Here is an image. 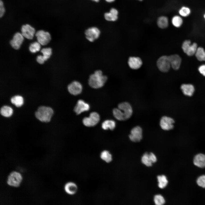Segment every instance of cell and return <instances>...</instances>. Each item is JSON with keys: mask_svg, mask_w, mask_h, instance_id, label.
Segmentation results:
<instances>
[{"mask_svg": "<svg viewBox=\"0 0 205 205\" xmlns=\"http://www.w3.org/2000/svg\"><path fill=\"white\" fill-rule=\"evenodd\" d=\"M132 109L131 106L128 102L121 103L118 105V108L113 110L114 116L119 120H124L129 118L132 116Z\"/></svg>", "mask_w": 205, "mask_h": 205, "instance_id": "obj_1", "label": "cell"}, {"mask_svg": "<svg viewBox=\"0 0 205 205\" xmlns=\"http://www.w3.org/2000/svg\"><path fill=\"white\" fill-rule=\"evenodd\" d=\"M108 79L107 76L100 70L95 71L89 76V85L93 88L98 89L104 86Z\"/></svg>", "mask_w": 205, "mask_h": 205, "instance_id": "obj_2", "label": "cell"}, {"mask_svg": "<svg viewBox=\"0 0 205 205\" xmlns=\"http://www.w3.org/2000/svg\"><path fill=\"white\" fill-rule=\"evenodd\" d=\"M52 109L49 107L41 106L39 107L35 113L36 118L44 122H49L54 114Z\"/></svg>", "mask_w": 205, "mask_h": 205, "instance_id": "obj_3", "label": "cell"}, {"mask_svg": "<svg viewBox=\"0 0 205 205\" xmlns=\"http://www.w3.org/2000/svg\"><path fill=\"white\" fill-rule=\"evenodd\" d=\"M22 180V177L20 173L13 171L8 177L7 183L10 186L17 187L19 186Z\"/></svg>", "mask_w": 205, "mask_h": 205, "instance_id": "obj_4", "label": "cell"}, {"mask_svg": "<svg viewBox=\"0 0 205 205\" xmlns=\"http://www.w3.org/2000/svg\"><path fill=\"white\" fill-rule=\"evenodd\" d=\"M100 120V116L97 112H91L88 117H85L83 120V124L87 127L93 126L97 124Z\"/></svg>", "mask_w": 205, "mask_h": 205, "instance_id": "obj_5", "label": "cell"}, {"mask_svg": "<svg viewBox=\"0 0 205 205\" xmlns=\"http://www.w3.org/2000/svg\"><path fill=\"white\" fill-rule=\"evenodd\" d=\"M85 33L87 40L91 42H93L99 38L101 32L97 27H92L86 30Z\"/></svg>", "mask_w": 205, "mask_h": 205, "instance_id": "obj_6", "label": "cell"}, {"mask_svg": "<svg viewBox=\"0 0 205 205\" xmlns=\"http://www.w3.org/2000/svg\"><path fill=\"white\" fill-rule=\"evenodd\" d=\"M157 67L160 71L163 72H167L171 66L169 56H163L157 61Z\"/></svg>", "mask_w": 205, "mask_h": 205, "instance_id": "obj_7", "label": "cell"}, {"mask_svg": "<svg viewBox=\"0 0 205 205\" xmlns=\"http://www.w3.org/2000/svg\"><path fill=\"white\" fill-rule=\"evenodd\" d=\"M197 45L196 43L191 44L189 40L184 41L183 43L182 48L183 52L188 56H192L195 54L197 49Z\"/></svg>", "mask_w": 205, "mask_h": 205, "instance_id": "obj_8", "label": "cell"}, {"mask_svg": "<svg viewBox=\"0 0 205 205\" xmlns=\"http://www.w3.org/2000/svg\"><path fill=\"white\" fill-rule=\"evenodd\" d=\"M37 41L41 45L47 44L51 39L50 34L48 32L43 30L37 31L35 34Z\"/></svg>", "mask_w": 205, "mask_h": 205, "instance_id": "obj_9", "label": "cell"}, {"mask_svg": "<svg viewBox=\"0 0 205 205\" xmlns=\"http://www.w3.org/2000/svg\"><path fill=\"white\" fill-rule=\"evenodd\" d=\"M67 88L69 93L74 95L80 94L83 90L82 84L77 81H74L71 82L68 85Z\"/></svg>", "mask_w": 205, "mask_h": 205, "instance_id": "obj_10", "label": "cell"}, {"mask_svg": "<svg viewBox=\"0 0 205 205\" xmlns=\"http://www.w3.org/2000/svg\"><path fill=\"white\" fill-rule=\"evenodd\" d=\"M21 31L24 37L28 39H32L35 32V28L28 24L22 25Z\"/></svg>", "mask_w": 205, "mask_h": 205, "instance_id": "obj_11", "label": "cell"}, {"mask_svg": "<svg viewBox=\"0 0 205 205\" xmlns=\"http://www.w3.org/2000/svg\"><path fill=\"white\" fill-rule=\"evenodd\" d=\"M142 131L139 126L133 128L131 130L129 137L130 140L134 142H139L142 139Z\"/></svg>", "mask_w": 205, "mask_h": 205, "instance_id": "obj_12", "label": "cell"}, {"mask_svg": "<svg viewBox=\"0 0 205 205\" xmlns=\"http://www.w3.org/2000/svg\"><path fill=\"white\" fill-rule=\"evenodd\" d=\"M174 123V120L172 118L167 116H163L160 120V125L163 130H168L173 128Z\"/></svg>", "mask_w": 205, "mask_h": 205, "instance_id": "obj_13", "label": "cell"}, {"mask_svg": "<svg viewBox=\"0 0 205 205\" xmlns=\"http://www.w3.org/2000/svg\"><path fill=\"white\" fill-rule=\"evenodd\" d=\"M24 36L22 34L17 32L14 35L12 39L10 41V44L14 49H19L24 40Z\"/></svg>", "mask_w": 205, "mask_h": 205, "instance_id": "obj_14", "label": "cell"}, {"mask_svg": "<svg viewBox=\"0 0 205 205\" xmlns=\"http://www.w3.org/2000/svg\"><path fill=\"white\" fill-rule=\"evenodd\" d=\"M90 108L89 104L82 100H79L74 107V110L77 115L89 110Z\"/></svg>", "mask_w": 205, "mask_h": 205, "instance_id": "obj_15", "label": "cell"}, {"mask_svg": "<svg viewBox=\"0 0 205 205\" xmlns=\"http://www.w3.org/2000/svg\"><path fill=\"white\" fill-rule=\"evenodd\" d=\"M171 66L175 70L178 69L181 64V60L178 55L174 54L169 56Z\"/></svg>", "mask_w": 205, "mask_h": 205, "instance_id": "obj_16", "label": "cell"}, {"mask_svg": "<svg viewBox=\"0 0 205 205\" xmlns=\"http://www.w3.org/2000/svg\"><path fill=\"white\" fill-rule=\"evenodd\" d=\"M128 63L129 67L133 69H137L142 66V63L141 59L138 57H131L128 59Z\"/></svg>", "mask_w": 205, "mask_h": 205, "instance_id": "obj_17", "label": "cell"}, {"mask_svg": "<svg viewBox=\"0 0 205 205\" xmlns=\"http://www.w3.org/2000/svg\"><path fill=\"white\" fill-rule=\"evenodd\" d=\"M193 163L196 166L200 168L205 167V155L203 153L198 154L194 156Z\"/></svg>", "mask_w": 205, "mask_h": 205, "instance_id": "obj_18", "label": "cell"}, {"mask_svg": "<svg viewBox=\"0 0 205 205\" xmlns=\"http://www.w3.org/2000/svg\"><path fill=\"white\" fill-rule=\"evenodd\" d=\"M64 189L67 193L70 195H73L77 192L78 190V187L75 183L72 182H69L65 184Z\"/></svg>", "mask_w": 205, "mask_h": 205, "instance_id": "obj_19", "label": "cell"}, {"mask_svg": "<svg viewBox=\"0 0 205 205\" xmlns=\"http://www.w3.org/2000/svg\"><path fill=\"white\" fill-rule=\"evenodd\" d=\"M118 11L115 8H111L110 11L106 12L104 14L105 19L107 21H114L118 19Z\"/></svg>", "mask_w": 205, "mask_h": 205, "instance_id": "obj_20", "label": "cell"}, {"mask_svg": "<svg viewBox=\"0 0 205 205\" xmlns=\"http://www.w3.org/2000/svg\"><path fill=\"white\" fill-rule=\"evenodd\" d=\"M181 88L183 94L188 96H192L195 90L193 85L191 84H183L181 85Z\"/></svg>", "mask_w": 205, "mask_h": 205, "instance_id": "obj_21", "label": "cell"}, {"mask_svg": "<svg viewBox=\"0 0 205 205\" xmlns=\"http://www.w3.org/2000/svg\"><path fill=\"white\" fill-rule=\"evenodd\" d=\"M11 103L16 106L19 107L22 105L24 103V99L20 95L14 96L11 99Z\"/></svg>", "mask_w": 205, "mask_h": 205, "instance_id": "obj_22", "label": "cell"}, {"mask_svg": "<svg viewBox=\"0 0 205 205\" xmlns=\"http://www.w3.org/2000/svg\"><path fill=\"white\" fill-rule=\"evenodd\" d=\"M0 114L2 116L5 117H9L12 115L13 113V109L10 107L6 105L3 106L1 108Z\"/></svg>", "mask_w": 205, "mask_h": 205, "instance_id": "obj_23", "label": "cell"}, {"mask_svg": "<svg viewBox=\"0 0 205 205\" xmlns=\"http://www.w3.org/2000/svg\"><path fill=\"white\" fill-rule=\"evenodd\" d=\"M157 25L161 28H167L169 24L168 18L166 16H161L159 17L157 20Z\"/></svg>", "mask_w": 205, "mask_h": 205, "instance_id": "obj_24", "label": "cell"}, {"mask_svg": "<svg viewBox=\"0 0 205 205\" xmlns=\"http://www.w3.org/2000/svg\"><path fill=\"white\" fill-rule=\"evenodd\" d=\"M116 123L112 120H106L104 121L102 124V127L104 130L110 129L113 130L115 127Z\"/></svg>", "mask_w": 205, "mask_h": 205, "instance_id": "obj_25", "label": "cell"}, {"mask_svg": "<svg viewBox=\"0 0 205 205\" xmlns=\"http://www.w3.org/2000/svg\"><path fill=\"white\" fill-rule=\"evenodd\" d=\"M100 157L102 160L107 163L110 162L112 159V155L107 150L102 151L101 153Z\"/></svg>", "mask_w": 205, "mask_h": 205, "instance_id": "obj_26", "label": "cell"}, {"mask_svg": "<svg viewBox=\"0 0 205 205\" xmlns=\"http://www.w3.org/2000/svg\"><path fill=\"white\" fill-rule=\"evenodd\" d=\"M197 59L199 61H205V51L201 47L198 48L195 53Z\"/></svg>", "mask_w": 205, "mask_h": 205, "instance_id": "obj_27", "label": "cell"}, {"mask_svg": "<svg viewBox=\"0 0 205 205\" xmlns=\"http://www.w3.org/2000/svg\"><path fill=\"white\" fill-rule=\"evenodd\" d=\"M158 182V186L161 188H163L167 185L168 181L166 177L164 175H159L157 177Z\"/></svg>", "mask_w": 205, "mask_h": 205, "instance_id": "obj_28", "label": "cell"}, {"mask_svg": "<svg viewBox=\"0 0 205 205\" xmlns=\"http://www.w3.org/2000/svg\"><path fill=\"white\" fill-rule=\"evenodd\" d=\"M171 22L175 27L179 28L182 25L183 23V20L180 16L175 15L172 18Z\"/></svg>", "mask_w": 205, "mask_h": 205, "instance_id": "obj_29", "label": "cell"}, {"mask_svg": "<svg viewBox=\"0 0 205 205\" xmlns=\"http://www.w3.org/2000/svg\"><path fill=\"white\" fill-rule=\"evenodd\" d=\"M41 44L38 42H34L31 44L29 50L32 53H35L39 51L41 48Z\"/></svg>", "mask_w": 205, "mask_h": 205, "instance_id": "obj_30", "label": "cell"}, {"mask_svg": "<svg viewBox=\"0 0 205 205\" xmlns=\"http://www.w3.org/2000/svg\"><path fill=\"white\" fill-rule=\"evenodd\" d=\"M41 52L45 60L46 61L50 57L52 54V49L50 48H43L41 49Z\"/></svg>", "mask_w": 205, "mask_h": 205, "instance_id": "obj_31", "label": "cell"}, {"mask_svg": "<svg viewBox=\"0 0 205 205\" xmlns=\"http://www.w3.org/2000/svg\"><path fill=\"white\" fill-rule=\"evenodd\" d=\"M142 163L146 166L149 167L152 165V163L151 162L149 156V154L147 153H145L142 157Z\"/></svg>", "mask_w": 205, "mask_h": 205, "instance_id": "obj_32", "label": "cell"}, {"mask_svg": "<svg viewBox=\"0 0 205 205\" xmlns=\"http://www.w3.org/2000/svg\"><path fill=\"white\" fill-rule=\"evenodd\" d=\"M154 201L156 205H162L165 202V200L163 197L160 194H157L154 196Z\"/></svg>", "mask_w": 205, "mask_h": 205, "instance_id": "obj_33", "label": "cell"}, {"mask_svg": "<svg viewBox=\"0 0 205 205\" xmlns=\"http://www.w3.org/2000/svg\"><path fill=\"white\" fill-rule=\"evenodd\" d=\"M190 12V10L188 7L184 6L182 7L179 11L180 15L183 17L188 16Z\"/></svg>", "mask_w": 205, "mask_h": 205, "instance_id": "obj_34", "label": "cell"}, {"mask_svg": "<svg viewBox=\"0 0 205 205\" xmlns=\"http://www.w3.org/2000/svg\"><path fill=\"white\" fill-rule=\"evenodd\" d=\"M196 183L199 186L205 188V175L199 176L197 179Z\"/></svg>", "mask_w": 205, "mask_h": 205, "instance_id": "obj_35", "label": "cell"}, {"mask_svg": "<svg viewBox=\"0 0 205 205\" xmlns=\"http://www.w3.org/2000/svg\"><path fill=\"white\" fill-rule=\"evenodd\" d=\"M5 12V9L3 1L0 0V17H2L4 15Z\"/></svg>", "mask_w": 205, "mask_h": 205, "instance_id": "obj_36", "label": "cell"}, {"mask_svg": "<svg viewBox=\"0 0 205 205\" xmlns=\"http://www.w3.org/2000/svg\"><path fill=\"white\" fill-rule=\"evenodd\" d=\"M198 70L201 74L205 76V64L200 65L198 68Z\"/></svg>", "mask_w": 205, "mask_h": 205, "instance_id": "obj_37", "label": "cell"}, {"mask_svg": "<svg viewBox=\"0 0 205 205\" xmlns=\"http://www.w3.org/2000/svg\"><path fill=\"white\" fill-rule=\"evenodd\" d=\"M36 61L39 63L40 64H43L45 60L42 56L38 55L37 57Z\"/></svg>", "mask_w": 205, "mask_h": 205, "instance_id": "obj_38", "label": "cell"}, {"mask_svg": "<svg viewBox=\"0 0 205 205\" xmlns=\"http://www.w3.org/2000/svg\"><path fill=\"white\" fill-rule=\"evenodd\" d=\"M149 154V156L151 162L152 163H155L157 161V158L155 155L153 153H150Z\"/></svg>", "mask_w": 205, "mask_h": 205, "instance_id": "obj_39", "label": "cell"}, {"mask_svg": "<svg viewBox=\"0 0 205 205\" xmlns=\"http://www.w3.org/2000/svg\"><path fill=\"white\" fill-rule=\"evenodd\" d=\"M105 1L108 3H112L115 0H105Z\"/></svg>", "mask_w": 205, "mask_h": 205, "instance_id": "obj_40", "label": "cell"}, {"mask_svg": "<svg viewBox=\"0 0 205 205\" xmlns=\"http://www.w3.org/2000/svg\"><path fill=\"white\" fill-rule=\"evenodd\" d=\"M95 2H98L100 0H91Z\"/></svg>", "mask_w": 205, "mask_h": 205, "instance_id": "obj_41", "label": "cell"}, {"mask_svg": "<svg viewBox=\"0 0 205 205\" xmlns=\"http://www.w3.org/2000/svg\"><path fill=\"white\" fill-rule=\"evenodd\" d=\"M204 18L205 19V14H204Z\"/></svg>", "mask_w": 205, "mask_h": 205, "instance_id": "obj_42", "label": "cell"}, {"mask_svg": "<svg viewBox=\"0 0 205 205\" xmlns=\"http://www.w3.org/2000/svg\"><path fill=\"white\" fill-rule=\"evenodd\" d=\"M138 0V1H142L143 0Z\"/></svg>", "mask_w": 205, "mask_h": 205, "instance_id": "obj_43", "label": "cell"}]
</instances>
